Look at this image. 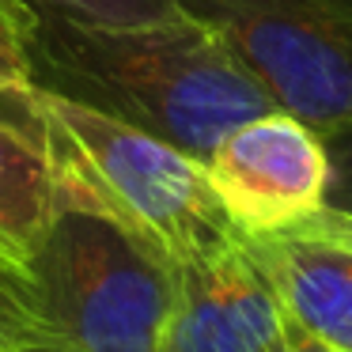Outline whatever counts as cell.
Here are the masks:
<instances>
[{
	"label": "cell",
	"mask_w": 352,
	"mask_h": 352,
	"mask_svg": "<svg viewBox=\"0 0 352 352\" xmlns=\"http://www.w3.org/2000/svg\"><path fill=\"white\" fill-rule=\"evenodd\" d=\"M205 175L231 223L243 235H261L318 212L329 155L318 129L288 110H265L208 152Z\"/></svg>",
	"instance_id": "obj_5"
},
{
	"label": "cell",
	"mask_w": 352,
	"mask_h": 352,
	"mask_svg": "<svg viewBox=\"0 0 352 352\" xmlns=\"http://www.w3.org/2000/svg\"><path fill=\"white\" fill-rule=\"evenodd\" d=\"M292 352H337V349H329V344H322V341H314V337H307V333H299L296 326H292Z\"/></svg>",
	"instance_id": "obj_13"
},
{
	"label": "cell",
	"mask_w": 352,
	"mask_h": 352,
	"mask_svg": "<svg viewBox=\"0 0 352 352\" xmlns=\"http://www.w3.org/2000/svg\"><path fill=\"white\" fill-rule=\"evenodd\" d=\"M19 102L65 201L110 216L175 269L212 258L239 239L205 163L190 152L42 84Z\"/></svg>",
	"instance_id": "obj_2"
},
{
	"label": "cell",
	"mask_w": 352,
	"mask_h": 352,
	"mask_svg": "<svg viewBox=\"0 0 352 352\" xmlns=\"http://www.w3.org/2000/svg\"><path fill=\"white\" fill-rule=\"evenodd\" d=\"M243 246L299 333L352 352V223L318 208L292 228L243 235Z\"/></svg>",
	"instance_id": "obj_7"
},
{
	"label": "cell",
	"mask_w": 352,
	"mask_h": 352,
	"mask_svg": "<svg viewBox=\"0 0 352 352\" xmlns=\"http://www.w3.org/2000/svg\"><path fill=\"white\" fill-rule=\"evenodd\" d=\"M0 352H61L31 273L0 258Z\"/></svg>",
	"instance_id": "obj_9"
},
{
	"label": "cell",
	"mask_w": 352,
	"mask_h": 352,
	"mask_svg": "<svg viewBox=\"0 0 352 352\" xmlns=\"http://www.w3.org/2000/svg\"><path fill=\"white\" fill-rule=\"evenodd\" d=\"M31 57L34 84L125 118L201 163L231 129L276 110L235 50L190 12L167 23L91 27L38 8Z\"/></svg>",
	"instance_id": "obj_1"
},
{
	"label": "cell",
	"mask_w": 352,
	"mask_h": 352,
	"mask_svg": "<svg viewBox=\"0 0 352 352\" xmlns=\"http://www.w3.org/2000/svg\"><path fill=\"white\" fill-rule=\"evenodd\" d=\"M329 155V182H326V201L322 212L352 223V125L322 133Z\"/></svg>",
	"instance_id": "obj_12"
},
{
	"label": "cell",
	"mask_w": 352,
	"mask_h": 352,
	"mask_svg": "<svg viewBox=\"0 0 352 352\" xmlns=\"http://www.w3.org/2000/svg\"><path fill=\"white\" fill-rule=\"evenodd\" d=\"M311 129L352 125V0H178Z\"/></svg>",
	"instance_id": "obj_4"
},
{
	"label": "cell",
	"mask_w": 352,
	"mask_h": 352,
	"mask_svg": "<svg viewBox=\"0 0 352 352\" xmlns=\"http://www.w3.org/2000/svg\"><path fill=\"white\" fill-rule=\"evenodd\" d=\"M27 273L61 352H163L175 265L110 216L61 197Z\"/></svg>",
	"instance_id": "obj_3"
},
{
	"label": "cell",
	"mask_w": 352,
	"mask_h": 352,
	"mask_svg": "<svg viewBox=\"0 0 352 352\" xmlns=\"http://www.w3.org/2000/svg\"><path fill=\"white\" fill-rule=\"evenodd\" d=\"M31 4L91 27H144L186 16L178 0H31Z\"/></svg>",
	"instance_id": "obj_11"
},
{
	"label": "cell",
	"mask_w": 352,
	"mask_h": 352,
	"mask_svg": "<svg viewBox=\"0 0 352 352\" xmlns=\"http://www.w3.org/2000/svg\"><path fill=\"white\" fill-rule=\"evenodd\" d=\"M163 352H292V318L243 235L175 269Z\"/></svg>",
	"instance_id": "obj_6"
},
{
	"label": "cell",
	"mask_w": 352,
	"mask_h": 352,
	"mask_svg": "<svg viewBox=\"0 0 352 352\" xmlns=\"http://www.w3.org/2000/svg\"><path fill=\"white\" fill-rule=\"evenodd\" d=\"M61 208V190L38 137L0 118V258L31 269Z\"/></svg>",
	"instance_id": "obj_8"
},
{
	"label": "cell",
	"mask_w": 352,
	"mask_h": 352,
	"mask_svg": "<svg viewBox=\"0 0 352 352\" xmlns=\"http://www.w3.org/2000/svg\"><path fill=\"white\" fill-rule=\"evenodd\" d=\"M34 31L38 8L31 0H0V95L23 99L34 87Z\"/></svg>",
	"instance_id": "obj_10"
}]
</instances>
